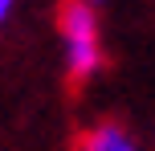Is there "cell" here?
<instances>
[{
  "instance_id": "1",
  "label": "cell",
  "mask_w": 155,
  "mask_h": 151,
  "mask_svg": "<svg viewBox=\"0 0 155 151\" xmlns=\"http://www.w3.org/2000/svg\"><path fill=\"white\" fill-rule=\"evenodd\" d=\"M61 41H65V61L74 78H90L102 61V41H98V21L86 0L61 8Z\"/></svg>"
},
{
  "instance_id": "2",
  "label": "cell",
  "mask_w": 155,
  "mask_h": 151,
  "mask_svg": "<svg viewBox=\"0 0 155 151\" xmlns=\"http://www.w3.org/2000/svg\"><path fill=\"white\" fill-rule=\"evenodd\" d=\"M82 151H135V143H131V135H127L123 127L102 123V127H94L90 135H86Z\"/></svg>"
},
{
  "instance_id": "3",
  "label": "cell",
  "mask_w": 155,
  "mask_h": 151,
  "mask_svg": "<svg viewBox=\"0 0 155 151\" xmlns=\"http://www.w3.org/2000/svg\"><path fill=\"white\" fill-rule=\"evenodd\" d=\"M12 4H16V0H0V25L8 21V12H12Z\"/></svg>"
},
{
  "instance_id": "4",
  "label": "cell",
  "mask_w": 155,
  "mask_h": 151,
  "mask_svg": "<svg viewBox=\"0 0 155 151\" xmlns=\"http://www.w3.org/2000/svg\"><path fill=\"white\" fill-rule=\"evenodd\" d=\"M86 4H94V0H86Z\"/></svg>"
}]
</instances>
